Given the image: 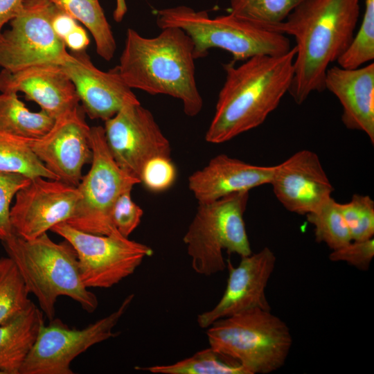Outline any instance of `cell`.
I'll return each instance as SVG.
<instances>
[{
	"label": "cell",
	"instance_id": "1",
	"mask_svg": "<svg viewBox=\"0 0 374 374\" xmlns=\"http://www.w3.org/2000/svg\"><path fill=\"white\" fill-rule=\"evenodd\" d=\"M360 0H305L282 23L269 29L296 41L293 79L288 92L298 105L325 89L329 65L350 45Z\"/></svg>",
	"mask_w": 374,
	"mask_h": 374
},
{
	"label": "cell",
	"instance_id": "2",
	"mask_svg": "<svg viewBox=\"0 0 374 374\" xmlns=\"http://www.w3.org/2000/svg\"><path fill=\"white\" fill-rule=\"evenodd\" d=\"M296 47L279 55H256L235 66L224 64L225 81L205 134L222 143L260 125L288 92L294 75Z\"/></svg>",
	"mask_w": 374,
	"mask_h": 374
},
{
	"label": "cell",
	"instance_id": "3",
	"mask_svg": "<svg viewBox=\"0 0 374 374\" xmlns=\"http://www.w3.org/2000/svg\"><path fill=\"white\" fill-rule=\"evenodd\" d=\"M193 44L178 28H165L153 37L128 28L116 66L129 87L181 101L186 115L199 114L203 99L195 79Z\"/></svg>",
	"mask_w": 374,
	"mask_h": 374
},
{
	"label": "cell",
	"instance_id": "4",
	"mask_svg": "<svg viewBox=\"0 0 374 374\" xmlns=\"http://www.w3.org/2000/svg\"><path fill=\"white\" fill-rule=\"evenodd\" d=\"M2 243L48 321L55 318L61 296L71 298L89 313L97 309L98 298L82 283L76 252L67 240L55 242L47 233L32 240L13 233Z\"/></svg>",
	"mask_w": 374,
	"mask_h": 374
},
{
	"label": "cell",
	"instance_id": "5",
	"mask_svg": "<svg viewBox=\"0 0 374 374\" xmlns=\"http://www.w3.org/2000/svg\"><path fill=\"white\" fill-rule=\"evenodd\" d=\"M156 15L159 28H178L189 36L195 60L205 57L212 48L230 53L235 62L256 55H279L292 48L285 35L231 12L211 17L206 10L177 6L158 10Z\"/></svg>",
	"mask_w": 374,
	"mask_h": 374
},
{
	"label": "cell",
	"instance_id": "6",
	"mask_svg": "<svg viewBox=\"0 0 374 374\" xmlns=\"http://www.w3.org/2000/svg\"><path fill=\"white\" fill-rule=\"evenodd\" d=\"M209 346L241 364L249 374H267L285 363L292 345L287 325L271 310H248L207 328Z\"/></svg>",
	"mask_w": 374,
	"mask_h": 374
},
{
	"label": "cell",
	"instance_id": "7",
	"mask_svg": "<svg viewBox=\"0 0 374 374\" xmlns=\"http://www.w3.org/2000/svg\"><path fill=\"white\" fill-rule=\"evenodd\" d=\"M248 199L249 191H243L198 203L183 238L195 272L208 276L223 271V251L240 257L252 253L244 221Z\"/></svg>",
	"mask_w": 374,
	"mask_h": 374
},
{
	"label": "cell",
	"instance_id": "8",
	"mask_svg": "<svg viewBox=\"0 0 374 374\" xmlns=\"http://www.w3.org/2000/svg\"><path fill=\"white\" fill-rule=\"evenodd\" d=\"M91 166L77 186L80 197L66 223L84 232L109 235L116 231L112 212L117 198L141 182L116 163L108 148L103 127H91Z\"/></svg>",
	"mask_w": 374,
	"mask_h": 374
},
{
	"label": "cell",
	"instance_id": "9",
	"mask_svg": "<svg viewBox=\"0 0 374 374\" xmlns=\"http://www.w3.org/2000/svg\"><path fill=\"white\" fill-rule=\"evenodd\" d=\"M74 248L82 283L88 288H110L132 275L153 249L123 236L117 230L97 235L78 230L66 222L51 229Z\"/></svg>",
	"mask_w": 374,
	"mask_h": 374
},
{
	"label": "cell",
	"instance_id": "10",
	"mask_svg": "<svg viewBox=\"0 0 374 374\" xmlns=\"http://www.w3.org/2000/svg\"><path fill=\"white\" fill-rule=\"evenodd\" d=\"M57 8L51 0H23L10 28L0 37V66L15 71L42 64L62 65L70 56L55 33L52 19Z\"/></svg>",
	"mask_w": 374,
	"mask_h": 374
},
{
	"label": "cell",
	"instance_id": "11",
	"mask_svg": "<svg viewBox=\"0 0 374 374\" xmlns=\"http://www.w3.org/2000/svg\"><path fill=\"white\" fill-rule=\"evenodd\" d=\"M134 298V294L127 295L116 310L82 329L71 328L58 319L44 324L19 374H73L71 366L75 357L120 334L114 328Z\"/></svg>",
	"mask_w": 374,
	"mask_h": 374
},
{
	"label": "cell",
	"instance_id": "12",
	"mask_svg": "<svg viewBox=\"0 0 374 374\" xmlns=\"http://www.w3.org/2000/svg\"><path fill=\"white\" fill-rule=\"evenodd\" d=\"M103 127L108 148L116 163L139 179L149 160L156 157H171L169 140L152 112L140 102L124 105L105 121Z\"/></svg>",
	"mask_w": 374,
	"mask_h": 374
},
{
	"label": "cell",
	"instance_id": "13",
	"mask_svg": "<svg viewBox=\"0 0 374 374\" xmlns=\"http://www.w3.org/2000/svg\"><path fill=\"white\" fill-rule=\"evenodd\" d=\"M80 197L77 186L59 179L30 178L18 190L10 208L13 233L32 240L66 222L73 215Z\"/></svg>",
	"mask_w": 374,
	"mask_h": 374
},
{
	"label": "cell",
	"instance_id": "14",
	"mask_svg": "<svg viewBox=\"0 0 374 374\" xmlns=\"http://www.w3.org/2000/svg\"><path fill=\"white\" fill-rule=\"evenodd\" d=\"M30 145L48 170L74 186L81 181L83 166L92 159L91 127L79 106L57 118L50 131L31 139Z\"/></svg>",
	"mask_w": 374,
	"mask_h": 374
},
{
	"label": "cell",
	"instance_id": "15",
	"mask_svg": "<svg viewBox=\"0 0 374 374\" xmlns=\"http://www.w3.org/2000/svg\"><path fill=\"white\" fill-rule=\"evenodd\" d=\"M276 262L274 253L267 247L241 257L236 267L227 260L229 276L225 290L211 310L197 315L199 326L207 328L220 319L253 308L271 310L265 290Z\"/></svg>",
	"mask_w": 374,
	"mask_h": 374
},
{
	"label": "cell",
	"instance_id": "16",
	"mask_svg": "<svg viewBox=\"0 0 374 374\" xmlns=\"http://www.w3.org/2000/svg\"><path fill=\"white\" fill-rule=\"evenodd\" d=\"M269 184L287 211L305 215L317 210L334 191L318 155L309 150L298 151L275 165Z\"/></svg>",
	"mask_w": 374,
	"mask_h": 374
},
{
	"label": "cell",
	"instance_id": "17",
	"mask_svg": "<svg viewBox=\"0 0 374 374\" xmlns=\"http://www.w3.org/2000/svg\"><path fill=\"white\" fill-rule=\"evenodd\" d=\"M73 82L83 111L91 119L104 121L128 103H139L117 69H98L85 53L73 52L61 65Z\"/></svg>",
	"mask_w": 374,
	"mask_h": 374
},
{
	"label": "cell",
	"instance_id": "18",
	"mask_svg": "<svg viewBox=\"0 0 374 374\" xmlns=\"http://www.w3.org/2000/svg\"><path fill=\"white\" fill-rule=\"evenodd\" d=\"M0 91L22 92L41 109L58 118L79 106L75 88L60 65L42 64L0 72Z\"/></svg>",
	"mask_w": 374,
	"mask_h": 374
},
{
	"label": "cell",
	"instance_id": "19",
	"mask_svg": "<svg viewBox=\"0 0 374 374\" xmlns=\"http://www.w3.org/2000/svg\"><path fill=\"white\" fill-rule=\"evenodd\" d=\"M275 166H257L220 154L188 177V188L199 202H210L226 195L249 191L270 184Z\"/></svg>",
	"mask_w": 374,
	"mask_h": 374
},
{
	"label": "cell",
	"instance_id": "20",
	"mask_svg": "<svg viewBox=\"0 0 374 374\" xmlns=\"http://www.w3.org/2000/svg\"><path fill=\"white\" fill-rule=\"evenodd\" d=\"M325 89L342 106L341 121L350 130L364 132L374 143V63L356 69H327Z\"/></svg>",
	"mask_w": 374,
	"mask_h": 374
},
{
	"label": "cell",
	"instance_id": "21",
	"mask_svg": "<svg viewBox=\"0 0 374 374\" xmlns=\"http://www.w3.org/2000/svg\"><path fill=\"white\" fill-rule=\"evenodd\" d=\"M44 324L42 311L31 301L0 325V373L19 374Z\"/></svg>",
	"mask_w": 374,
	"mask_h": 374
},
{
	"label": "cell",
	"instance_id": "22",
	"mask_svg": "<svg viewBox=\"0 0 374 374\" xmlns=\"http://www.w3.org/2000/svg\"><path fill=\"white\" fill-rule=\"evenodd\" d=\"M62 12L80 21L91 33L96 53L106 61L116 52V43L99 0H51Z\"/></svg>",
	"mask_w": 374,
	"mask_h": 374
},
{
	"label": "cell",
	"instance_id": "23",
	"mask_svg": "<svg viewBox=\"0 0 374 374\" xmlns=\"http://www.w3.org/2000/svg\"><path fill=\"white\" fill-rule=\"evenodd\" d=\"M55 118L41 109L30 111L17 93L0 94V130L25 138L43 136L53 127Z\"/></svg>",
	"mask_w": 374,
	"mask_h": 374
},
{
	"label": "cell",
	"instance_id": "24",
	"mask_svg": "<svg viewBox=\"0 0 374 374\" xmlns=\"http://www.w3.org/2000/svg\"><path fill=\"white\" fill-rule=\"evenodd\" d=\"M154 374H249L237 360L211 346L169 365L136 366Z\"/></svg>",
	"mask_w": 374,
	"mask_h": 374
},
{
	"label": "cell",
	"instance_id": "25",
	"mask_svg": "<svg viewBox=\"0 0 374 374\" xmlns=\"http://www.w3.org/2000/svg\"><path fill=\"white\" fill-rule=\"evenodd\" d=\"M30 139L0 130V170L29 178L58 179L33 152Z\"/></svg>",
	"mask_w": 374,
	"mask_h": 374
},
{
	"label": "cell",
	"instance_id": "26",
	"mask_svg": "<svg viewBox=\"0 0 374 374\" xmlns=\"http://www.w3.org/2000/svg\"><path fill=\"white\" fill-rule=\"evenodd\" d=\"M306 217L308 222L314 226L315 240L325 243L332 251L353 240L339 203L332 197L317 210L307 214Z\"/></svg>",
	"mask_w": 374,
	"mask_h": 374
},
{
	"label": "cell",
	"instance_id": "27",
	"mask_svg": "<svg viewBox=\"0 0 374 374\" xmlns=\"http://www.w3.org/2000/svg\"><path fill=\"white\" fill-rule=\"evenodd\" d=\"M305 0H230L231 13L270 28Z\"/></svg>",
	"mask_w": 374,
	"mask_h": 374
},
{
	"label": "cell",
	"instance_id": "28",
	"mask_svg": "<svg viewBox=\"0 0 374 374\" xmlns=\"http://www.w3.org/2000/svg\"><path fill=\"white\" fill-rule=\"evenodd\" d=\"M28 294L13 261L8 256L0 258V325L30 304Z\"/></svg>",
	"mask_w": 374,
	"mask_h": 374
},
{
	"label": "cell",
	"instance_id": "29",
	"mask_svg": "<svg viewBox=\"0 0 374 374\" xmlns=\"http://www.w3.org/2000/svg\"><path fill=\"white\" fill-rule=\"evenodd\" d=\"M374 59V0L365 1L360 28L345 53L337 60L344 69H356Z\"/></svg>",
	"mask_w": 374,
	"mask_h": 374
},
{
	"label": "cell",
	"instance_id": "30",
	"mask_svg": "<svg viewBox=\"0 0 374 374\" xmlns=\"http://www.w3.org/2000/svg\"><path fill=\"white\" fill-rule=\"evenodd\" d=\"M339 206L353 240L373 238L374 202L371 197L354 194L348 202L339 203Z\"/></svg>",
	"mask_w": 374,
	"mask_h": 374
},
{
	"label": "cell",
	"instance_id": "31",
	"mask_svg": "<svg viewBox=\"0 0 374 374\" xmlns=\"http://www.w3.org/2000/svg\"><path fill=\"white\" fill-rule=\"evenodd\" d=\"M24 175L0 170V240L14 233L10 223V204L19 189L30 181Z\"/></svg>",
	"mask_w": 374,
	"mask_h": 374
},
{
	"label": "cell",
	"instance_id": "32",
	"mask_svg": "<svg viewBox=\"0 0 374 374\" xmlns=\"http://www.w3.org/2000/svg\"><path fill=\"white\" fill-rule=\"evenodd\" d=\"M176 177L177 170L171 157H156L145 164L139 179L149 190L159 193L171 187Z\"/></svg>",
	"mask_w": 374,
	"mask_h": 374
},
{
	"label": "cell",
	"instance_id": "33",
	"mask_svg": "<svg viewBox=\"0 0 374 374\" xmlns=\"http://www.w3.org/2000/svg\"><path fill=\"white\" fill-rule=\"evenodd\" d=\"M131 191L126 190L117 198L112 212L115 229L125 238L139 226L143 215V209L132 200Z\"/></svg>",
	"mask_w": 374,
	"mask_h": 374
},
{
	"label": "cell",
	"instance_id": "34",
	"mask_svg": "<svg viewBox=\"0 0 374 374\" xmlns=\"http://www.w3.org/2000/svg\"><path fill=\"white\" fill-rule=\"evenodd\" d=\"M374 257L373 238L352 240L346 245L332 250L329 259L332 262H345L362 271H367Z\"/></svg>",
	"mask_w": 374,
	"mask_h": 374
},
{
	"label": "cell",
	"instance_id": "35",
	"mask_svg": "<svg viewBox=\"0 0 374 374\" xmlns=\"http://www.w3.org/2000/svg\"><path fill=\"white\" fill-rule=\"evenodd\" d=\"M63 41L66 47L69 48L72 52L85 51L89 44V38L87 31L78 24L64 38Z\"/></svg>",
	"mask_w": 374,
	"mask_h": 374
},
{
	"label": "cell",
	"instance_id": "36",
	"mask_svg": "<svg viewBox=\"0 0 374 374\" xmlns=\"http://www.w3.org/2000/svg\"><path fill=\"white\" fill-rule=\"evenodd\" d=\"M78 24L77 21L57 8L52 19V26L56 35L62 40Z\"/></svg>",
	"mask_w": 374,
	"mask_h": 374
},
{
	"label": "cell",
	"instance_id": "37",
	"mask_svg": "<svg viewBox=\"0 0 374 374\" xmlns=\"http://www.w3.org/2000/svg\"><path fill=\"white\" fill-rule=\"evenodd\" d=\"M23 0H0V37L3 26L19 12Z\"/></svg>",
	"mask_w": 374,
	"mask_h": 374
},
{
	"label": "cell",
	"instance_id": "38",
	"mask_svg": "<svg viewBox=\"0 0 374 374\" xmlns=\"http://www.w3.org/2000/svg\"><path fill=\"white\" fill-rule=\"evenodd\" d=\"M127 11L125 0H116V6L113 12L114 19L116 22H121Z\"/></svg>",
	"mask_w": 374,
	"mask_h": 374
}]
</instances>
